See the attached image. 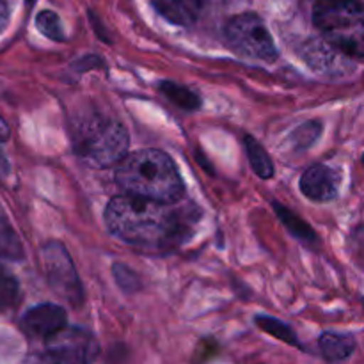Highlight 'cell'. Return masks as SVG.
Here are the masks:
<instances>
[{
    "instance_id": "obj_2",
    "label": "cell",
    "mask_w": 364,
    "mask_h": 364,
    "mask_svg": "<svg viewBox=\"0 0 364 364\" xmlns=\"http://www.w3.org/2000/svg\"><path fill=\"white\" fill-rule=\"evenodd\" d=\"M123 191L159 203H178L183 198V181L173 160L156 149L127 155L116 169Z\"/></svg>"
},
{
    "instance_id": "obj_11",
    "label": "cell",
    "mask_w": 364,
    "mask_h": 364,
    "mask_svg": "<svg viewBox=\"0 0 364 364\" xmlns=\"http://www.w3.org/2000/svg\"><path fill=\"white\" fill-rule=\"evenodd\" d=\"M320 350L327 361H345L354 354L355 341L348 334L326 333L320 338Z\"/></svg>"
},
{
    "instance_id": "obj_16",
    "label": "cell",
    "mask_w": 364,
    "mask_h": 364,
    "mask_svg": "<svg viewBox=\"0 0 364 364\" xmlns=\"http://www.w3.org/2000/svg\"><path fill=\"white\" fill-rule=\"evenodd\" d=\"M276 212H277V215L281 217V220L284 223V226H287L288 230L295 235V238H301V240L308 242V244L315 242V233H313L311 228H309L304 220L299 219L295 213H291L290 210L284 208V206H279V205H276Z\"/></svg>"
},
{
    "instance_id": "obj_1",
    "label": "cell",
    "mask_w": 364,
    "mask_h": 364,
    "mask_svg": "<svg viewBox=\"0 0 364 364\" xmlns=\"http://www.w3.org/2000/svg\"><path fill=\"white\" fill-rule=\"evenodd\" d=\"M105 223L121 240L144 249L174 247L188 231L183 210L132 194L114 198L107 205Z\"/></svg>"
},
{
    "instance_id": "obj_13",
    "label": "cell",
    "mask_w": 364,
    "mask_h": 364,
    "mask_svg": "<svg viewBox=\"0 0 364 364\" xmlns=\"http://www.w3.org/2000/svg\"><path fill=\"white\" fill-rule=\"evenodd\" d=\"M245 148H247L249 160H251V166L255 169V173L258 174L263 180H269L274 174V166L270 156L267 155L265 149L258 144L252 137H245Z\"/></svg>"
},
{
    "instance_id": "obj_7",
    "label": "cell",
    "mask_w": 364,
    "mask_h": 364,
    "mask_svg": "<svg viewBox=\"0 0 364 364\" xmlns=\"http://www.w3.org/2000/svg\"><path fill=\"white\" fill-rule=\"evenodd\" d=\"M48 358L57 363H89L98 354V343L82 329L64 327L46 340Z\"/></svg>"
},
{
    "instance_id": "obj_5",
    "label": "cell",
    "mask_w": 364,
    "mask_h": 364,
    "mask_svg": "<svg viewBox=\"0 0 364 364\" xmlns=\"http://www.w3.org/2000/svg\"><path fill=\"white\" fill-rule=\"evenodd\" d=\"M226 41L231 48L249 59L272 63L277 57L276 45L269 28L256 14L245 13L231 18L224 28Z\"/></svg>"
},
{
    "instance_id": "obj_17",
    "label": "cell",
    "mask_w": 364,
    "mask_h": 364,
    "mask_svg": "<svg viewBox=\"0 0 364 364\" xmlns=\"http://www.w3.org/2000/svg\"><path fill=\"white\" fill-rule=\"evenodd\" d=\"M36 23H38V28L46 38L53 39V41H64L66 39L63 23H60L59 16L55 13H52V11H41L36 16Z\"/></svg>"
},
{
    "instance_id": "obj_9",
    "label": "cell",
    "mask_w": 364,
    "mask_h": 364,
    "mask_svg": "<svg viewBox=\"0 0 364 364\" xmlns=\"http://www.w3.org/2000/svg\"><path fill=\"white\" fill-rule=\"evenodd\" d=\"M301 191L316 203L333 201L340 191V174L322 164L309 167L301 178Z\"/></svg>"
},
{
    "instance_id": "obj_8",
    "label": "cell",
    "mask_w": 364,
    "mask_h": 364,
    "mask_svg": "<svg viewBox=\"0 0 364 364\" xmlns=\"http://www.w3.org/2000/svg\"><path fill=\"white\" fill-rule=\"evenodd\" d=\"M21 327L28 336L48 340L66 327V311L55 304L36 306L23 315Z\"/></svg>"
},
{
    "instance_id": "obj_12",
    "label": "cell",
    "mask_w": 364,
    "mask_h": 364,
    "mask_svg": "<svg viewBox=\"0 0 364 364\" xmlns=\"http://www.w3.org/2000/svg\"><path fill=\"white\" fill-rule=\"evenodd\" d=\"M0 259H7V262L23 259V245H21L20 237L2 217H0Z\"/></svg>"
},
{
    "instance_id": "obj_19",
    "label": "cell",
    "mask_w": 364,
    "mask_h": 364,
    "mask_svg": "<svg viewBox=\"0 0 364 364\" xmlns=\"http://www.w3.org/2000/svg\"><path fill=\"white\" fill-rule=\"evenodd\" d=\"M7 21H9V11H7V6L4 0H0V32L6 28Z\"/></svg>"
},
{
    "instance_id": "obj_6",
    "label": "cell",
    "mask_w": 364,
    "mask_h": 364,
    "mask_svg": "<svg viewBox=\"0 0 364 364\" xmlns=\"http://www.w3.org/2000/svg\"><path fill=\"white\" fill-rule=\"evenodd\" d=\"M43 263H45V272L50 287L68 302L80 306L82 287L66 249L55 242L45 245L43 247Z\"/></svg>"
},
{
    "instance_id": "obj_3",
    "label": "cell",
    "mask_w": 364,
    "mask_h": 364,
    "mask_svg": "<svg viewBox=\"0 0 364 364\" xmlns=\"http://www.w3.org/2000/svg\"><path fill=\"white\" fill-rule=\"evenodd\" d=\"M316 28L334 50L364 59V6L358 0H316Z\"/></svg>"
},
{
    "instance_id": "obj_15",
    "label": "cell",
    "mask_w": 364,
    "mask_h": 364,
    "mask_svg": "<svg viewBox=\"0 0 364 364\" xmlns=\"http://www.w3.org/2000/svg\"><path fill=\"white\" fill-rule=\"evenodd\" d=\"M160 91L181 109L194 110L199 107V96L183 85H178L174 82H164V84H160Z\"/></svg>"
},
{
    "instance_id": "obj_18",
    "label": "cell",
    "mask_w": 364,
    "mask_h": 364,
    "mask_svg": "<svg viewBox=\"0 0 364 364\" xmlns=\"http://www.w3.org/2000/svg\"><path fill=\"white\" fill-rule=\"evenodd\" d=\"M256 322H258V326L262 327V329H265L267 333L274 334V336L281 338V340L288 341V343H291V345H297V340L294 338V333H291L287 326H283L281 322H277V320L267 318V316H259Z\"/></svg>"
},
{
    "instance_id": "obj_20",
    "label": "cell",
    "mask_w": 364,
    "mask_h": 364,
    "mask_svg": "<svg viewBox=\"0 0 364 364\" xmlns=\"http://www.w3.org/2000/svg\"><path fill=\"white\" fill-rule=\"evenodd\" d=\"M363 2H364V0H363Z\"/></svg>"
},
{
    "instance_id": "obj_14",
    "label": "cell",
    "mask_w": 364,
    "mask_h": 364,
    "mask_svg": "<svg viewBox=\"0 0 364 364\" xmlns=\"http://www.w3.org/2000/svg\"><path fill=\"white\" fill-rule=\"evenodd\" d=\"M20 299V284L7 267L0 265V313L13 308Z\"/></svg>"
},
{
    "instance_id": "obj_4",
    "label": "cell",
    "mask_w": 364,
    "mask_h": 364,
    "mask_svg": "<svg viewBox=\"0 0 364 364\" xmlns=\"http://www.w3.org/2000/svg\"><path fill=\"white\" fill-rule=\"evenodd\" d=\"M78 155L96 167H110L119 164L128 151V134L117 121L96 119L82 127L75 141Z\"/></svg>"
},
{
    "instance_id": "obj_10",
    "label": "cell",
    "mask_w": 364,
    "mask_h": 364,
    "mask_svg": "<svg viewBox=\"0 0 364 364\" xmlns=\"http://www.w3.org/2000/svg\"><path fill=\"white\" fill-rule=\"evenodd\" d=\"M166 20L176 25H191L198 20L201 0H151Z\"/></svg>"
}]
</instances>
